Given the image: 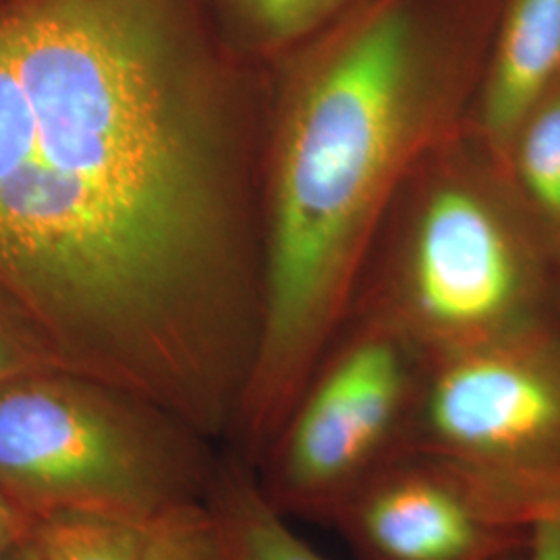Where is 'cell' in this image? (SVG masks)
<instances>
[{"label":"cell","mask_w":560,"mask_h":560,"mask_svg":"<svg viewBox=\"0 0 560 560\" xmlns=\"http://www.w3.org/2000/svg\"><path fill=\"white\" fill-rule=\"evenodd\" d=\"M206 501L219 525L224 560H330L266 499L254 465L240 453L219 460Z\"/></svg>","instance_id":"9"},{"label":"cell","mask_w":560,"mask_h":560,"mask_svg":"<svg viewBox=\"0 0 560 560\" xmlns=\"http://www.w3.org/2000/svg\"><path fill=\"white\" fill-rule=\"evenodd\" d=\"M57 370L15 322L0 310V386L30 374Z\"/></svg>","instance_id":"14"},{"label":"cell","mask_w":560,"mask_h":560,"mask_svg":"<svg viewBox=\"0 0 560 560\" xmlns=\"http://www.w3.org/2000/svg\"><path fill=\"white\" fill-rule=\"evenodd\" d=\"M428 360L390 326L349 316L254 467L266 499L289 520L330 525L407 446Z\"/></svg>","instance_id":"5"},{"label":"cell","mask_w":560,"mask_h":560,"mask_svg":"<svg viewBox=\"0 0 560 560\" xmlns=\"http://www.w3.org/2000/svg\"><path fill=\"white\" fill-rule=\"evenodd\" d=\"M499 560H525V548L520 550V552H513V555H506V557H502Z\"/></svg>","instance_id":"18"},{"label":"cell","mask_w":560,"mask_h":560,"mask_svg":"<svg viewBox=\"0 0 560 560\" xmlns=\"http://www.w3.org/2000/svg\"><path fill=\"white\" fill-rule=\"evenodd\" d=\"M264 113L206 0H0V310L212 442L260 339Z\"/></svg>","instance_id":"1"},{"label":"cell","mask_w":560,"mask_h":560,"mask_svg":"<svg viewBox=\"0 0 560 560\" xmlns=\"http://www.w3.org/2000/svg\"><path fill=\"white\" fill-rule=\"evenodd\" d=\"M210 444L150 400L62 370L0 386V492L34 517L154 521L206 501L221 460Z\"/></svg>","instance_id":"4"},{"label":"cell","mask_w":560,"mask_h":560,"mask_svg":"<svg viewBox=\"0 0 560 560\" xmlns=\"http://www.w3.org/2000/svg\"><path fill=\"white\" fill-rule=\"evenodd\" d=\"M501 0H370L266 71L261 324L231 439L258 465L347 322L416 162L457 131Z\"/></svg>","instance_id":"2"},{"label":"cell","mask_w":560,"mask_h":560,"mask_svg":"<svg viewBox=\"0 0 560 560\" xmlns=\"http://www.w3.org/2000/svg\"><path fill=\"white\" fill-rule=\"evenodd\" d=\"M154 521L59 511L36 517L34 541L42 560H140Z\"/></svg>","instance_id":"12"},{"label":"cell","mask_w":560,"mask_h":560,"mask_svg":"<svg viewBox=\"0 0 560 560\" xmlns=\"http://www.w3.org/2000/svg\"><path fill=\"white\" fill-rule=\"evenodd\" d=\"M0 560H42L40 550L34 541V536L30 534L27 538L18 541L4 557Z\"/></svg>","instance_id":"17"},{"label":"cell","mask_w":560,"mask_h":560,"mask_svg":"<svg viewBox=\"0 0 560 560\" xmlns=\"http://www.w3.org/2000/svg\"><path fill=\"white\" fill-rule=\"evenodd\" d=\"M360 560H499L532 525L465 467L405 446L330 523Z\"/></svg>","instance_id":"7"},{"label":"cell","mask_w":560,"mask_h":560,"mask_svg":"<svg viewBox=\"0 0 560 560\" xmlns=\"http://www.w3.org/2000/svg\"><path fill=\"white\" fill-rule=\"evenodd\" d=\"M36 517L0 492V559L34 532Z\"/></svg>","instance_id":"15"},{"label":"cell","mask_w":560,"mask_h":560,"mask_svg":"<svg viewBox=\"0 0 560 560\" xmlns=\"http://www.w3.org/2000/svg\"><path fill=\"white\" fill-rule=\"evenodd\" d=\"M407 446L465 467L532 527L560 515V326L430 358Z\"/></svg>","instance_id":"6"},{"label":"cell","mask_w":560,"mask_h":560,"mask_svg":"<svg viewBox=\"0 0 560 560\" xmlns=\"http://www.w3.org/2000/svg\"><path fill=\"white\" fill-rule=\"evenodd\" d=\"M521 200L560 256V83L536 102L502 148Z\"/></svg>","instance_id":"11"},{"label":"cell","mask_w":560,"mask_h":560,"mask_svg":"<svg viewBox=\"0 0 560 560\" xmlns=\"http://www.w3.org/2000/svg\"><path fill=\"white\" fill-rule=\"evenodd\" d=\"M560 83V0H501L465 127L502 148L525 113Z\"/></svg>","instance_id":"8"},{"label":"cell","mask_w":560,"mask_h":560,"mask_svg":"<svg viewBox=\"0 0 560 560\" xmlns=\"http://www.w3.org/2000/svg\"><path fill=\"white\" fill-rule=\"evenodd\" d=\"M370 0H206L226 46L268 69Z\"/></svg>","instance_id":"10"},{"label":"cell","mask_w":560,"mask_h":560,"mask_svg":"<svg viewBox=\"0 0 560 560\" xmlns=\"http://www.w3.org/2000/svg\"><path fill=\"white\" fill-rule=\"evenodd\" d=\"M525 560H560V515L534 523L525 546Z\"/></svg>","instance_id":"16"},{"label":"cell","mask_w":560,"mask_h":560,"mask_svg":"<svg viewBox=\"0 0 560 560\" xmlns=\"http://www.w3.org/2000/svg\"><path fill=\"white\" fill-rule=\"evenodd\" d=\"M349 316L390 326L428 358L560 326L559 252L501 154L469 127L434 143L400 183Z\"/></svg>","instance_id":"3"},{"label":"cell","mask_w":560,"mask_h":560,"mask_svg":"<svg viewBox=\"0 0 560 560\" xmlns=\"http://www.w3.org/2000/svg\"><path fill=\"white\" fill-rule=\"evenodd\" d=\"M140 560H224L208 501L183 504L154 520Z\"/></svg>","instance_id":"13"}]
</instances>
